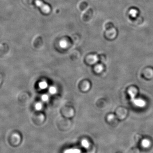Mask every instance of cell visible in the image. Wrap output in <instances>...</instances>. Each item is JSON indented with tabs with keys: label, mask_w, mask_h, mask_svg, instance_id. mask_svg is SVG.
Listing matches in <instances>:
<instances>
[{
	"label": "cell",
	"mask_w": 153,
	"mask_h": 153,
	"mask_svg": "<svg viewBox=\"0 0 153 153\" xmlns=\"http://www.w3.org/2000/svg\"><path fill=\"white\" fill-rule=\"evenodd\" d=\"M129 114L128 109L124 107H120L116 111V116L118 120L123 121L127 118Z\"/></svg>",
	"instance_id": "cell-1"
},
{
	"label": "cell",
	"mask_w": 153,
	"mask_h": 153,
	"mask_svg": "<svg viewBox=\"0 0 153 153\" xmlns=\"http://www.w3.org/2000/svg\"><path fill=\"white\" fill-rule=\"evenodd\" d=\"M142 75L144 79L151 80L153 79V68L147 67L144 68L142 72Z\"/></svg>",
	"instance_id": "cell-2"
},
{
	"label": "cell",
	"mask_w": 153,
	"mask_h": 153,
	"mask_svg": "<svg viewBox=\"0 0 153 153\" xmlns=\"http://www.w3.org/2000/svg\"><path fill=\"white\" fill-rule=\"evenodd\" d=\"M9 51V45L5 43H0V58L7 56Z\"/></svg>",
	"instance_id": "cell-3"
},
{
	"label": "cell",
	"mask_w": 153,
	"mask_h": 153,
	"mask_svg": "<svg viewBox=\"0 0 153 153\" xmlns=\"http://www.w3.org/2000/svg\"><path fill=\"white\" fill-rule=\"evenodd\" d=\"M35 4L41 9L42 11L45 13H48L50 11V7L47 4L44 3L42 1L36 0Z\"/></svg>",
	"instance_id": "cell-4"
},
{
	"label": "cell",
	"mask_w": 153,
	"mask_h": 153,
	"mask_svg": "<svg viewBox=\"0 0 153 153\" xmlns=\"http://www.w3.org/2000/svg\"><path fill=\"white\" fill-rule=\"evenodd\" d=\"M127 93L131 97L134 98L138 93V89L136 86H131L127 89Z\"/></svg>",
	"instance_id": "cell-5"
},
{
	"label": "cell",
	"mask_w": 153,
	"mask_h": 153,
	"mask_svg": "<svg viewBox=\"0 0 153 153\" xmlns=\"http://www.w3.org/2000/svg\"><path fill=\"white\" fill-rule=\"evenodd\" d=\"M11 139L13 144L18 145L21 141V137L18 133H15L12 135Z\"/></svg>",
	"instance_id": "cell-6"
},
{
	"label": "cell",
	"mask_w": 153,
	"mask_h": 153,
	"mask_svg": "<svg viewBox=\"0 0 153 153\" xmlns=\"http://www.w3.org/2000/svg\"><path fill=\"white\" fill-rule=\"evenodd\" d=\"M92 15H93V10L91 8L89 9L83 15V19L84 21H88L91 18Z\"/></svg>",
	"instance_id": "cell-7"
},
{
	"label": "cell",
	"mask_w": 153,
	"mask_h": 153,
	"mask_svg": "<svg viewBox=\"0 0 153 153\" xmlns=\"http://www.w3.org/2000/svg\"><path fill=\"white\" fill-rule=\"evenodd\" d=\"M42 42L43 40L42 37H41V36H38V37H36V38L34 41V46L35 47H37L39 45L42 44Z\"/></svg>",
	"instance_id": "cell-8"
},
{
	"label": "cell",
	"mask_w": 153,
	"mask_h": 153,
	"mask_svg": "<svg viewBox=\"0 0 153 153\" xmlns=\"http://www.w3.org/2000/svg\"><path fill=\"white\" fill-rule=\"evenodd\" d=\"M117 117L114 114H109L107 116L108 121L109 122H112L113 121L117 122Z\"/></svg>",
	"instance_id": "cell-9"
},
{
	"label": "cell",
	"mask_w": 153,
	"mask_h": 153,
	"mask_svg": "<svg viewBox=\"0 0 153 153\" xmlns=\"http://www.w3.org/2000/svg\"><path fill=\"white\" fill-rule=\"evenodd\" d=\"M48 86L47 83L45 81H42L39 83V86L41 89H45L47 88Z\"/></svg>",
	"instance_id": "cell-10"
},
{
	"label": "cell",
	"mask_w": 153,
	"mask_h": 153,
	"mask_svg": "<svg viewBox=\"0 0 153 153\" xmlns=\"http://www.w3.org/2000/svg\"><path fill=\"white\" fill-rule=\"evenodd\" d=\"M127 153H140V152L137 148L133 147L129 149Z\"/></svg>",
	"instance_id": "cell-11"
},
{
	"label": "cell",
	"mask_w": 153,
	"mask_h": 153,
	"mask_svg": "<svg viewBox=\"0 0 153 153\" xmlns=\"http://www.w3.org/2000/svg\"><path fill=\"white\" fill-rule=\"evenodd\" d=\"M49 92L51 95H55L57 93V89L56 88L55 86H51L50 88H49Z\"/></svg>",
	"instance_id": "cell-12"
},
{
	"label": "cell",
	"mask_w": 153,
	"mask_h": 153,
	"mask_svg": "<svg viewBox=\"0 0 153 153\" xmlns=\"http://www.w3.org/2000/svg\"><path fill=\"white\" fill-rule=\"evenodd\" d=\"M104 68H103V66L102 65H98L96 66V67H95V70L96 72L100 73L103 71Z\"/></svg>",
	"instance_id": "cell-13"
},
{
	"label": "cell",
	"mask_w": 153,
	"mask_h": 153,
	"mask_svg": "<svg viewBox=\"0 0 153 153\" xmlns=\"http://www.w3.org/2000/svg\"><path fill=\"white\" fill-rule=\"evenodd\" d=\"M96 149L95 146H90L88 147L87 153H96Z\"/></svg>",
	"instance_id": "cell-14"
},
{
	"label": "cell",
	"mask_w": 153,
	"mask_h": 153,
	"mask_svg": "<svg viewBox=\"0 0 153 153\" xmlns=\"http://www.w3.org/2000/svg\"><path fill=\"white\" fill-rule=\"evenodd\" d=\"M135 104H136V105L137 104V106H144L145 103H143L144 101L142 100L141 99H137L136 100H135Z\"/></svg>",
	"instance_id": "cell-15"
},
{
	"label": "cell",
	"mask_w": 153,
	"mask_h": 153,
	"mask_svg": "<svg viewBox=\"0 0 153 153\" xmlns=\"http://www.w3.org/2000/svg\"><path fill=\"white\" fill-rule=\"evenodd\" d=\"M35 108L36 110L38 111H40V110H41L43 107V105L41 103H38L35 105Z\"/></svg>",
	"instance_id": "cell-16"
},
{
	"label": "cell",
	"mask_w": 153,
	"mask_h": 153,
	"mask_svg": "<svg viewBox=\"0 0 153 153\" xmlns=\"http://www.w3.org/2000/svg\"><path fill=\"white\" fill-rule=\"evenodd\" d=\"M42 100L44 102H47L49 100V96L47 94H44L42 96Z\"/></svg>",
	"instance_id": "cell-17"
},
{
	"label": "cell",
	"mask_w": 153,
	"mask_h": 153,
	"mask_svg": "<svg viewBox=\"0 0 153 153\" xmlns=\"http://www.w3.org/2000/svg\"><path fill=\"white\" fill-rule=\"evenodd\" d=\"M98 59V58L96 56H94L92 58V63L93 64H95V63H97V62Z\"/></svg>",
	"instance_id": "cell-18"
},
{
	"label": "cell",
	"mask_w": 153,
	"mask_h": 153,
	"mask_svg": "<svg viewBox=\"0 0 153 153\" xmlns=\"http://www.w3.org/2000/svg\"><path fill=\"white\" fill-rule=\"evenodd\" d=\"M3 82V76L2 74L0 73V88L2 86Z\"/></svg>",
	"instance_id": "cell-19"
},
{
	"label": "cell",
	"mask_w": 153,
	"mask_h": 153,
	"mask_svg": "<svg viewBox=\"0 0 153 153\" xmlns=\"http://www.w3.org/2000/svg\"></svg>",
	"instance_id": "cell-20"
}]
</instances>
